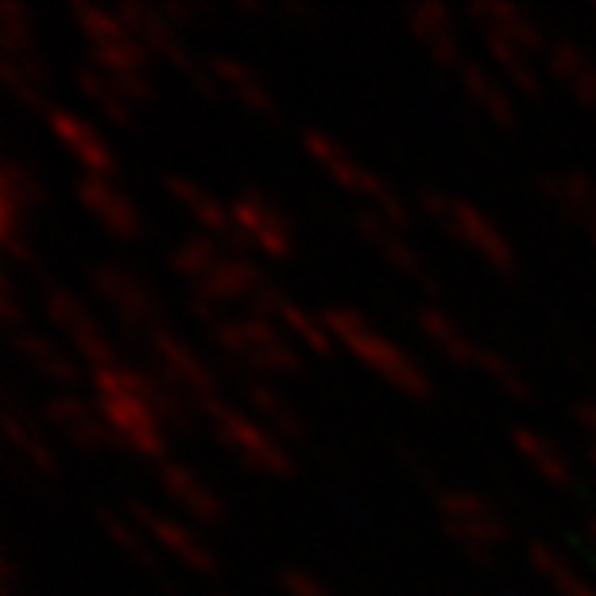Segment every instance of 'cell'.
<instances>
[{
	"instance_id": "obj_24",
	"label": "cell",
	"mask_w": 596,
	"mask_h": 596,
	"mask_svg": "<svg viewBox=\"0 0 596 596\" xmlns=\"http://www.w3.org/2000/svg\"><path fill=\"white\" fill-rule=\"evenodd\" d=\"M159 484H163V492H167L190 519H198V523H221V519H225L221 496H217L194 469H186L179 461H163V465H159Z\"/></svg>"
},
{
	"instance_id": "obj_45",
	"label": "cell",
	"mask_w": 596,
	"mask_h": 596,
	"mask_svg": "<svg viewBox=\"0 0 596 596\" xmlns=\"http://www.w3.org/2000/svg\"><path fill=\"white\" fill-rule=\"evenodd\" d=\"M395 457H399V461H403V465H407V469H411V473H415V477L422 480L426 488H434V496L442 492V484H438V473H434V469H430V465H426V461H422V457H418L411 446H395Z\"/></svg>"
},
{
	"instance_id": "obj_26",
	"label": "cell",
	"mask_w": 596,
	"mask_h": 596,
	"mask_svg": "<svg viewBox=\"0 0 596 596\" xmlns=\"http://www.w3.org/2000/svg\"><path fill=\"white\" fill-rule=\"evenodd\" d=\"M469 16L484 24V35H500L507 43H515L519 51L527 55H538L546 51V35L538 31V24L515 4H504V0H480V4H469ZM550 55V51H546Z\"/></svg>"
},
{
	"instance_id": "obj_25",
	"label": "cell",
	"mask_w": 596,
	"mask_h": 596,
	"mask_svg": "<svg viewBox=\"0 0 596 596\" xmlns=\"http://www.w3.org/2000/svg\"><path fill=\"white\" fill-rule=\"evenodd\" d=\"M0 430H4L8 446L20 453V461H28L35 473H43V477H59V457H55V449L43 442V434H39L35 418H31L28 411L12 399V395H4Z\"/></svg>"
},
{
	"instance_id": "obj_9",
	"label": "cell",
	"mask_w": 596,
	"mask_h": 596,
	"mask_svg": "<svg viewBox=\"0 0 596 596\" xmlns=\"http://www.w3.org/2000/svg\"><path fill=\"white\" fill-rule=\"evenodd\" d=\"M148 353H151L148 364L151 372L163 376L175 391H182L198 411H206L209 403H217V372L171 326H159L155 333H148Z\"/></svg>"
},
{
	"instance_id": "obj_16",
	"label": "cell",
	"mask_w": 596,
	"mask_h": 596,
	"mask_svg": "<svg viewBox=\"0 0 596 596\" xmlns=\"http://www.w3.org/2000/svg\"><path fill=\"white\" fill-rule=\"evenodd\" d=\"M248 314H256V318H275V322H283V326L295 333L298 341L310 349V353H318V357H329V349H333V337H329V329L322 318H314L310 310H302L295 298L283 295L275 283H264L260 287V295L248 302Z\"/></svg>"
},
{
	"instance_id": "obj_18",
	"label": "cell",
	"mask_w": 596,
	"mask_h": 596,
	"mask_svg": "<svg viewBox=\"0 0 596 596\" xmlns=\"http://www.w3.org/2000/svg\"><path fill=\"white\" fill-rule=\"evenodd\" d=\"M43 206V186L20 159H4L0 167V240H28L24 225Z\"/></svg>"
},
{
	"instance_id": "obj_48",
	"label": "cell",
	"mask_w": 596,
	"mask_h": 596,
	"mask_svg": "<svg viewBox=\"0 0 596 596\" xmlns=\"http://www.w3.org/2000/svg\"><path fill=\"white\" fill-rule=\"evenodd\" d=\"M585 527H589V535L596 538V511H593V515H589V523H585Z\"/></svg>"
},
{
	"instance_id": "obj_47",
	"label": "cell",
	"mask_w": 596,
	"mask_h": 596,
	"mask_svg": "<svg viewBox=\"0 0 596 596\" xmlns=\"http://www.w3.org/2000/svg\"><path fill=\"white\" fill-rule=\"evenodd\" d=\"M237 8L244 12V16H264V12H268V8H264V4H256V0H237Z\"/></svg>"
},
{
	"instance_id": "obj_36",
	"label": "cell",
	"mask_w": 596,
	"mask_h": 596,
	"mask_svg": "<svg viewBox=\"0 0 596 596\" xmlns=\"http://www.w3.org/2000/svg\"><path fill=\"white\" fill-rule=\"evenodd\" d=\"M457 74H461L465 93L473 97V105H480L488 117L500 124V128H515V105H511V97L504 93V86H500V82H492V78L484 74V66L465 59Z\"/></svg>"
},
{
	"instance_id": "obj_29",
	"label": "cell",
	"mask_w": 596,
	"mask_h": 596,
	"mask_svg": "<svg viewBox=\"0 0 596 596\" xmlns=\"http://www.w3.org/2000/svg\"><path fill=\"white\" fill-rule=\"evenodd\" d=\"M418 329L446 353V360H453L457 368H480V345L449 318L446 310L438 306H422L418 310Z\"/></svg>"
},
{
	"instance_id": "obj_42",
	"label": "cell",
	"mask_w": 596,
	"mask_h": 596,
	"mask_svg": "<svg viewBox=\"0 0 596 596\" xmlns=\"http://www.w3.org/2000/svg\"><path fill=\"white\" fill-rule=\"evenodd\" d=\"M0 318H4L8 333H20V329H28V314L20 310V298H16V279H12L8 271L0 275Z\"/></svg>"
},
{
	"instance_id": "obj_30",
	"label": "cell",
	"mask_w": 596,
	"mask_h": 596,
	"mask_svg": "<svg viewBox=\"0 0 596 596\" xmlns=\"http://www.w3.org/2000/svg\"><path fill=\"white\" fill-rule=\"evenodd\" d=\"M240 391H244V399L252 403V411L268 422V430L275 438H283V442H302V438H306V426H302L298 411L275 388H268V384H260V380L248 376V380H240Z\"/></svg>"
},
{
	"instance_id": "obj_3",
	"label": "cell",
	"mask_w": 596,
	"mask_h": 596,
	"mask_svg": "<svg viewBox=\"0 0 596 596\" xmlns=\"http://www.w3.org/2000/svg\"><path fill=\"white\" fill-rule=\"evenodd\" d=\"M213 353L221 357V368L229 372H298L302 357L298 349L271 326L268 318L244 314V318H225L217 329H209Z\"/></svg>"
},
{
	"instance_id": "obj_7",
	"label": "cell",
	"mask_w": 596,
	"mask_h": 596,
	"mask_svg": "<svg viewBox=\"0 0 596 596\" xmlns=\"http://www.w3.org/2000/svg\"><path fill=\"white\" fill-rule=\"evenodd\" d=\"M202 415L213 422V434L225 449H233L240 461L256 473H271V477H291L295 461L283 446V438H275L268 426H260L256 418H248L244 411L229 407V403H209Z\"/></svg>"
},
{
	"instance_id": "obj_28",
	"label": "cell",
	"mask_w": 596,
	"mask_h": 596,
	"mask_svg": "<svg viewBox=\"0 0 596 596\" xmlns=\"http://www.w3.org/2000/svg\"><path fill=\"white\" fill-rule=\"evenodd\" d=\"M538 190L558 202L569 217H577L589 233L596 229V179L585 171H569V175H538Z\"/></svg>"
},
{
	"instance_id": "obj_27",
	"label": "cell",
	"mask_w": 596,
	"mask_h": 596,
	"mask_svg": "<svg viewBox=\"0 0 596 596\" xmlns=\"http://www.w3.org/2000/svg\"><path fill=\"white\" fill-rule=\"evenodd\" d=\"M546 66H550V74L577 97V105L596 109V62L589 59L585 47H577L573 39H558V43L550 47V55H546Z\"/></svg>"
},
{
	"instance_id": "obj_40",
	"label": "cell",
	"mask_w": 596,
	"mask_h": 596,
	"mask_svg": "<svg viewBox=\"0 0 596 596\" xmlns=\"http://www.w3.org/2000/svg\"><path fill=\"white\" fill-rule=\"evenodd\" d=\"M484 39H488V51H492V59L500 62V70H504L507 78L527 93V97H542V78H538L531 55H527V51H519L515 43L500 39V35H484Z\"/></svg>"
},
{
	"instance_id": "obj_49",
	"label": "cell",
	"mask_w": 596,
	"mask_h": 596,
	"mask_svg": "<svg viewBox=\"0 0 596 596\" xmlns=\"http://www.w3.org/2000/svg\"><path fill=\"white\" fill-rule=\"evenodd\" d=\"M589 461H593V465H596V446H593V449H589Z\"/></svg>"
},
{
	"instance_id": "obj_17",
	"label": "cell",
	"mask_w": 596,
	"mask_h": 596,
	"mask_svg": "<svg viewBox=\"0 0 596 596\" xmlns=\"http://www.w3.org/2000/svg\"><path fill=\"white\" fill-rule=\"evenodd\" d=\"M74 194H78V202L90 209L93 217L120 240H140L144 233V217H140V209L136 202L117 190L109 179H97V175H82L78 186H74Z\"/></svg>"
},
{
	"instance_id": "obj_44",
	"label": "cell",
	"mask_w": 596,
	"mask_h": 596,
	"mask_svg": "<svg viewBox=\"0 0 596 596\" xmlns=\"http://www.w3.org/2000/svg\"><path fill=\"white\" fill-rule=\"evenodd\" d=\"M279 581H283V589L291 596H333L326 585H318V581H314L310 573H302V569H283Z\"/></svg>"
},
{
	"instance_id": "obj_6",
	"label": "cell",
	"mask_w": 596,
	"mask_h": 596,
	"mask_svg": "<svg viewBox=\"0 0 596 596\" xmlns=\"http://www.w3.org/2000/svg\"><path fill=\"white\" fill-rule=\"evenodd\" d=\"M302 144H306V151L314 155V163H318L322 171H329V175L341 182L345 190L364 194V198L372 202V209H376V213H380L388 225H395L399 233L411 225V209H407V202H403V198H399V194H395V190H391V186L380 179V175H372L368 167H360L357 159L341 148L333 136H326V132H314V128H310V132L302 136Z\"/></svg>"
},
{
	"instance_id": "obj_41",
	"label": "cell",
	"mask_w": 596,
	"mask_h": 596,
	"mask_svg": "<svg viewBox=\"0 0 596 596\" xmlns=\"http://www.w3.org/2000/svg\"><path fill=\"white\" fill-rule=\"evenodd\" d=\"M480 368H484V372H488V376L504 388V395L519 399V403H531V395H535V391H531V384H527V376H523V372H519V368H515L504 353H496V349H484V345H480Z\"/></svg>"
},
{
	"instance_id": "obj_38",
	"label": "cell",
	"mask_w": 596,
	"mask_h": 596,
	"mask_svg": "<svg viewBox=\"0 0 596 596\" xmlns=\"http://www.w3.org/2000/svg\"><path fill=\"white\" fill-rule=\"evenodd\" d=\"M70 20H74L78 31L90 39L93 51H101V47H117V43H128V39H132V31L124 28V20H120L117 12L97 8V4H74V8H70Z\"/></svg>"
},
{
	"instance_id": "obj_43",
	"label": "cell",
	"mask_w": 596,
	"mask_h": 596,
	"mask_svg": "<svg viewBox=\"0 0 596 596\" xmlns=\"http://www.w3.org/2000/svg\"><path fill=\"white\" fill-rule=\"evenodd\" d=\"M206 8L209 4H202V0H198V4H194V0H163V4H159V12H163V16H167V20H171L179 31L194 28V24H198V16H202Z\"/></svg>"
},
{
	"instance_id": "obj_32",
	"label": "cell",
	"mask_w": 596,
	"mask_h": 596,
	"mask_svg": "<svg viewBox=\"0 0 596 596\" xmlns=\"http://www.w3.org/2000/svg\"><path fill=\"white\" fill-rule=\"evenodd\" d=\"M12 337V345H16V353L28 360L31 368H39L47 380H55L62 388H74L78 384V368H74V360L62 353L59 345H51L43 333H35V329H20V333H8Z\"/></svg>"
},
{
	"instance_id": "obj_52",
	"label": "cell",
	"mask_w": 596,
	"mask_h": 596,
	"mask_svg": "<svg viewBox=\"0 0 596 596\" xmlns=\"http://www.w3.org/2000/svg\"><path fill=\"white\" fill-rule=\"evenodd\" d=\"M593 12H596V8H593Z\"/></svg>"
},
{
	"instance_id": "obj_35",
	"label": "cell",
	"mask_w": 596,
	"mask_h": 596,
	"mask_svg": "<svg viewBox=\"0 0 596 596\" xmlns=\"http://www.w3.org/2000/svg\"><path fill=\"white\" fill-rule=\"evenodd\" d=\"M74 78H78V90L86 93L93 105L101 109V117L105 120H113V124H120V128H132V124H136L132 101L117 90V82H113L105 70H97L93 62H86V66H78Z\"/></svg>"
},
{
	"instance_id": "obj_51",
	"label": "cell",
	"mask_w": 596,
	"mask_h": 596,
	"mask_svg": "<svg viewBox=\"0 0 596 596\" xmlns=\"http://www.w3.org/2000/svg\"><path fill=\"white\" fill-rule=\"evenodd\" d=\"M213 596H225V593H213Z\"/></svg>"
},
{
	"instance_id": "obj_1",
	"label": "cell",
	"mask_w": 596,
	"mask_h": 596,
	"mask_svg": "<svg viewBox=\"0 0 596 596\" xmlns=\"http://www.w3.org/2000/svg\"><path fill=\"white\" fill-rule=\"evenodd\" d=\"M93 391H97V415L105 418L113 446L144 457L163 461L167 457V434L163 418L151 407V372L148 368H93Z\"/></svg>"
},
{
	"instance_id": "obj_23",
	"label": "cell",
	"mask_w": 596,
	"mask_h": 596,
	"mask_svg": "<svg viewBox=\"0 0 596 596\" xmlns=\"http://www.w3.org/2000/svg\"><path fill=\"white\" fill-rule=\"evenodd\" d=\"M264 283H268V275L256 268L252 260L225 252V256L217 260V268L209 271L206 279L194 287V295H206L209 302H217V306H225V302H244V306H248L252 298L260 295Z\"/></svg>"
},
{
	"instance_id": "obj_4",
	"label": "cell",
	"mask_w": 596,
	"mask_h": 596,
	"mask_svg": "<svg viewBox=\"0 0 596 596\" xmlns=\"http://www.w3.org/2000/svg\"><path fill=\"white\" fill-rule=\"evenodd\" d=\"M418 206H422L426 217H434L438 225H446L457 240H465L477 256H484L488 268L500 271L504 279H515V271H519L515 248H511V240L500 233V225L484 209H477L473 202H461V198H449L442 190H430V186L418 190Z\"/></svg>"
},
{
	"instance_id": "obj_31",
	"label": "cell",
	"mask_w": 596,
	"mask_h": 596,
	"mask_svg": "<svg viewBox=\"0 0 596 596\" xmlns=\"http://www.w3.org/2000/svg\"><path fill=\"white\" fill-rule=\"evenodd\" d=\"M206 66L213 70V78H217L221 86H229V90L237 93L248 109L264 113V117H279V101H275V93L260 82V74H256V70H248L244 62L229 59V55H213V59H206Z\"/></svg>"
},
{
	"instance_id": "obj_8",
	"label": "cell",
	"mask_w": 596,
	"mask_h": 596,
	"mask_svg": "<svg viewBox=\"0 0 596 596\" xmlns=\"http://www.w3.org/2000/svg\"><path fill=\"white\" fill-rule=\"evenodd\" d=\"M438 511H442V527L446 535L461 546L465 558L488 562V554L496 546H504L511 538L507 519L488 504L477 492H461V488H442L438 492Z\"/></svg>"
},
{
	"instance_id": "obj_12",
	"label": "cell",
	"mask_w": 596,
	"mask_h": 596,
	"mask_svg": "<svg viewBox=\"0 0 596 596\" xmlns=\"http://www.w3.org/2000/svg\"><path fill=\"white\" fill-rule=\"evenodd\" d=\"M229 209H233V225L248 237L252 248L268 252L271 260H287L295 252V229L264 186H244Z\"/></svg>"
},
{
	"instance_id": "obj_50",
	"label": "cell",
	"mask_w": 596,
	"mask_h": 596,
	"mask_svg": "<svg viewBox=\"0 0 596 596\" xmlns=\"http://www.w3.org/2000/svg\"><path fill=\"white\" fill-rule=\"evenodd\" d=\"M589 237H593V244H596V229H593V233H589Z\"/></svg>"
},
{
	"instance_id": "obj_14",
	"label": "cell",
	"mask_w": 596,
	"mask_h": 596,
	"mask_svg": "<svg viewBox=\"0 0 596 596\" xmlns=\"http://www.w3.org/2000/svg\"><path fill=\"white\" fill-rule=\"evenodd\" d=\"M128 515H132V523L151 535L163 550H171L175 558H179L186 569H194V573H217V558H213V550H209L202 538L194 535L190 527H182L175 519H167L163 511H155L151 504L144 500H128Z\"/></svg>"
},
{
	"instance_id": "obj_34",
	"label": "cell",
	"mask_w": 596,
	"mask_h": 596,
	"mask_svg": "<svg viewBox=\"0 0 596 596\" xmlns=\"http://www.w3.org/2000/svg\"><path fill=\"white\" fill-rule=\"evenodd\" d=\"M511 442L527 457V465H535V473L542 480H550V484H558V488H569V484H573V469H569L562 449L554 446L550 438H542L538 430H527V426H511Z\"/></svg>"
},
{
	"instance_id": "obj_21",
	"label": "cell",
	"mask_w": 596,
	"mask_h": 596,
	"mask_svg": "<svg viewBox=\"0 0 596 596\" xmlns=\"http://www.w3.org/2000/svg\"><path fill=\"white\" fill-rule=\"evenodd\" d=\"M353 225H357L360 237L368 240V244L388 260L391 268L403 271V275H411V279H418V283L430 287V291H438V283L430 279V271H426V264L418 260L415 248H411V244L403 240V233H399L395 225H388L376 209H360V213H353Z\"/></svg>"
},
{
	"instance_id": "obj_5",
	"label": "cell",
	"mask_w": 596,
	"mask_h": 596,
	"mask_svg": "<svg viewBox=\"0 0 596 596\" xmlns=\"http://www.w3.org/2000/svg\"><path fill=\"white\" fill-rule=\"evenodd\" d=\"M117 16L124 20V28L132 31L151 55L167 59L182 78H190V86L202 93V97H217V78L213 70L190 55V47L182 43V31L159 12V4H144V0H120Z\"/></svg>"
},
{
	"instance_id": "obj_15",
	"label": "cell",
	"mask_w": 596,
	"mask_h": 596,
	"mask_svg": "<svg viewBox=\"0 0 596 596\" xmlns=\"http://www.w3.org/2000/svg\"><path fill=\"white\" fill-rule=\"evenodd\" d=\"M0 62L20 70L24 78H31L35 86L47 90V62H43V51L35 43V24H31V12L20 4V0H4L0 8Z\"/></svg>"
},
{
	"instance_id": "obj_22",
	"label": "cell",
	"mask_w": 596,
	"mask_h": 596,
	"mask_svg": "<svg viewBox=\"0 0 596 596\" xmlns=\"http://www.w3.org/2000/svg\"><path fill=\"white\" fill-rule=\"evenodd\" d=\"M407 28L415 35L418 43L430 51V59L446 70H461V43H457V31H453V12L438 0H426V4H415L407 12Z\"/></svg>"
},
{
	"instance_id": "obj_2",
	"label": "cell",
	"mask_w": 596,
	"mask_h": 596,
	"mask_svg": "<svg viewBox=\"0 0 596 596\" xmlns=\"http://www.w3.org/2000/svg\"><path fill=\"white\" fill-rule=\"evenodd\" d=\"M322 322H326L333 341H341L353 357L364 360L372 372H380L391 388H399L403 395H411V399H430L434 395V384L422 372V364L407 349H399L395 341H388L384 333H376V329L364 322V314L349 310V306H329L326 314H322Z\"/></svg>"
},
{
	"instance_id": "obj_13",
	"label": "cell",
	"mask_w": 596,
	"mask_h": 596,
	"mask_svg": "<svg viewBox=\"0 0 596 596\" xmlns=\"http://www.w3.org/2000/svg\"><path fill=\"white\" fill-rule=\"evenodd\" d=\"M167 194H171V198H175V202H179V206L206 229L209 237L221 240L233 256H244V260H248L252 244H248V237L233 225V209L225 206L217 194H209V190H202L198 182L182 179V175H167Z\"/></svg>"
},
{
	"instance_id": "obj_10",
	"label": "cell",
	"mask_w": 596,
	"mask_h": 596,
	"mask_svg": "<svg viewBox=\"0 0 596 596\" xmlns=\"http://www.w3.org/2000/svg\"><path fill=\"white\" fill-rule=\"evenodd\" d=\"M90 287L101 295V302L120 318L124 333L132 337H144L155 333L163 322V310H159V298L151 291L144 279H136L128 268H117V264H97L90 268Z\"/></svg>"
},
{
	"instance_id": "obj_11",
	"label": "cell",
	"mask_w": 596,
	"mask_h": 596,
	"mask_svg": "<svg viewBox=\"0 0 596 596\" xmlns=\"http://www.w3.org/2000/svg\"><path fill=\"white\" fill-rule=\"evenodd\" d=\"M43 310L55 322V329H62V337L90 360L93 368H113V364H120L109 333L101 329V322L93 318V310L74 291H66L62 283L47 279L43 283Z\"/></svg>"
},
{
	"instance_id": "obj_46",
	"label": "cell",
	"mask_w": 596,
	"mask_h": 596,
	"mask_svg": "<svg viewBox=\"0 0 596 596\" xmlns=\"http://www.w3.org/2000/svg\"><path fill=\"white\" fill-rule=\"evenodd\" d=\"M573 415H577V422H581V426H585V430H589V434L596 438V403L581 399V403L573 407Z\"/></svg>"
},
{
	"instance_id": "obj_19",
	"label": "cell",
	"mask_w": 596,
	"mask_h": 596,
	"mask_svg": "<svg viewBox=\"0 0 596 596\" xmlns=\"http://www.w3.org/2000/svg\"><path fill=\"white\" fill-rule=\"evenodd\" d=\"M43 418L59 430L70 446L86 449V453H101L105 446H113V434L105 426V418L93 411L90 403H82L78 395H51L43 403Z\"/></svg>"
},
{
	"instance_id": "obj_20",
	"label": "cell",
	"mask_w": 596,
	"mask_h": 596,
	"mask_svg": "<svg viewBox=\"0 0 596 596\" xmlns=\"http://www.w3.org/2000/svg\"><path fill=\"white\" fill-rule=\"evenodd\" d=\"M47 124H51V132L59 136L62 144L74 151V159L86 167V175H97V179L117 175V155H113V148L105 144V136L93 128L90 120H82L78 113L55 105L47 113Z\"/></svg>"
},
{
	"instance_id": "obj_33",
	"label": "cell",
	"mask_w": 596,
	"mask_h": 596,
	"mask_svg": "<svg viewBox=\"0 0 596 596\" xmlns=\"http://www.w3.org/2000/svg\"><path fill=\"white\" fill-rule=\"evenodd\" d=\"M93 519L101 523V531L113 538V542H117L128 558H136L140 566L148 569L151 577H163V585L175 593V581H171V577L159 569V558H155V550L148 546V538H144V531H140L136 523H128V519H124L120 511H113V507H93Z\"/></svg>"
},
{
	"instance_id": "obj_39",
	"label": "cell",
	"mask_w": 596,
	"mask_h": 596,
	"mask_svg": "<svg viewBox=\"0 0 596 596\" xmlns=\"http://www.w3.org/2000/svg\"><path fill=\"white\" fill-rule=\"evenodd\" d=\"M531 562H535V569L558 589L562 596H596V585H589L577 569L569 566L566 558L554 550V546H546V542H531Z\"/></svg>"
},
{
	"instance_id": "obj_37",
	"label": "cell",
	"mask_w": 596,
	"mask_h": 596,
	"mask_svg": "<svg viewBox=\"0 0 596 596\" xmlns=\"http://www.w3.org/2000/svg\"><path fill=\"white\" fill-rule=\"evenodd\" d=\"M225 252H229V248H225L217 237H209V233L190 237L171 248V271L182 275V279H190V287H198L209 271L217 268V260H221Z\"/></svg>"
}]
</instances>
